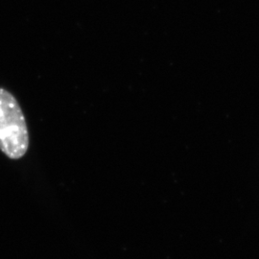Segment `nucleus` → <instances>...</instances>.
Here are the masks:
<instances>
[{"label": "nucleus", "instance_id": "1", "mask_svg": "<svg viewBox=\"0 0 259 259\" xmlns=\"http://www.w3.org/2000/svg\"><path fill=\"white\" fill-rule=\"evenodd\" d=\"M29 149V132L24 113L17 98L0 88V151L4 156L18 160Z\"/></svg>", "mask_w": 259, "mask_h": 259}]
</instances>
